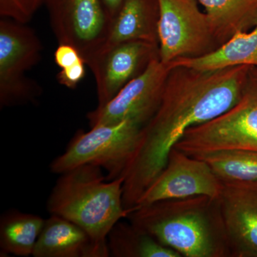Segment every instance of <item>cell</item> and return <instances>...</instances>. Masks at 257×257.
I'll use <instances>...</instances> for the list:
<instances>
[{"label":"cell","mask_w":257,"mask_h":257,"mask_svg":"<svg viewBox=\"0 0 257 257\" xmlns=\"http://www.w3.org/2000/svg\"><path fill=\"white\" fill-rule=\"evenodd\" d=\"M253 68L171 69L158 109L144 126L138 150L124 174L126 210L135 207L160 175L170 152L189 128L215 119L238 102Z\"/></svg>","instance_id":"cell-1"},{"label":"cell","mask_w":257,"mask_h":257,"mask_svg":"<svg viewBox=\"0 0 257 257\" xmlns=\"http://www.w3.org/2000/svg\"><path fill=\"white\" fill-rule=\"evenodd\" d=\"M126 219L182 257H231L219 199L159 201L133 208Z\"/></svg>","instance_id":"cell-2"},{"label":"cell","mask_w":257,"mask_h":257,"mask_svg":"<svg viewBox=\"0 0 257 257\" xmlns=\"http://www.w3.org/2000/svg\"><path fill=\"white\" fill-rule=\"evenodd\" d=\"M124 180H107L96 166L75 167L61 174L49 196L47 210L80 226L105 256H110L108 235L130 212L123 202Z\"/></svg>","instance_id":"cell-3"},{"label":"cell","mask_w":257,"mask_h":257,"mask_svg":"<svg viewBox=\"0 0 257 257\" xmlns=\"http://www.w3.org/2000/svg\"><path fill=\"white\" fill-rule=\"evenodd\" d=\"M143 126L125 120L99 125L88 133L77 132L65 151L52 161V173L63 174L75 167L92 165L106 171V179L124 177L140 145Z\"/></svg>","instance_id":"cell-4"},{"label":"cell","mask_w":257,"mask_h":257,"mask_svg":"<svg viewBox=\"0 0 257 257\" xmlns=\"http://www.w3.org/2000/svg\"><path fill=\"white\" fill-rule=\"evenodd\" d=\"M175 147L190 156L224 150L257 152V75L251 73L234 106L215 119L189 128Z\"/></svg>","instance_id":"cell-5"},{"label":"cell","mask_w":257,"mask_h":257,"mask_svg":"<svg viewBox=\"0 0 257 257\" xmlns=\"http://www.w3.org/2000/svg\"><path fill=\"white\" fill-rule=\"evenodd\" d=\"M42 45L26 24L0 20V106L10 107L36 100L42 89L25 73L41 59Z\"/></svg>","instance_id":"cell-6"},{"label":"cell","mask_w":257,"mask_h":257,"mask_svg":"<svg viewBox=\"0 0 257 257\" xmlns=\"http://www.w3.org/2000/svg\"><path fill=\"white\" fill-rule=\"evenodd\" d=\"M159 6L157 35L159 58L169 65L184 57H194L210 52L216 38L206 13L197 0H157Z\"/></svg>","instance_id":"cell-7"},{"label":"cell","mask_w":257,"mask_h":257,"mask_svg":"<svg viewBox=\"0 0 257 257\" xmlns=\"http://www.w3.org/2000/svg\"><path fill=\"white\" fill-rule=\"evenodd\" d=\"M171 69L154 56L143 72L132 79L103 106L87 115L90 127L125 120L145 126L158 109Z\"/></svg>","instance_id":"cell-8"},{"label":"cell","mask_w":257,"mask_h":257,"mask_svg":"<svg viewBox=\"0 0 257 257\" xmlns=\"http://www.w3.org/2000/svg\"><path fill=\"white\" fill-rule=\"evenodd\" d=\"M59 44L73 45L87 64L104 47L111 22L101 0H45Z\"/></svg>","instance_id":"cell-9"},{"label":"cell","mask_w":257,"mask_h":257,"mask_svg":"<svg viewBox=\"0 0 257 257\" xmlns=\"http://www.w3.org/2000/svg\"><path fill=\"white\" fill-rule=\"evenodd\" d=\"M222 188L223 182L205 161L174 147L165 169L144 192L135 207L196 196L218 199Z\"/></svg>","instance_id":"cell-10"},{"label":"cell","mask_w":257,"mask_h":257,"mask_svg":"<svg viewBox=\"0 0 257 257\" xmlns=\"http://www.w3.org/2000/svg\"><path fill=\"white\" fill-rule=\"evenodd\" d=\"M156 55L155 44L132 41L107 47L93 57L87 65L95 78L98 106L110 101Z\"/></svg>","instance_id":"cell-11"},{"label":"cell","mask_w":257,"mask_h":257,"mask_svg":"<svg viewBox=\"0 0 257 257\" xmlns=\"http://www.w3.org/2000/svg\"><path fill=\"white\" fill-rule=\"evenodd\" d=\"M221 214L232 257H257V182H222Z\"/></svg>","instance_id":"cell-12"},{"label":"cell","mask_w":257,"mask_h":257,"mask_svg":"<svg viewBox=\"0 0 257 257\" xmlns=\"http://www.w3.org/2000/svg\"><path fill=\"white\" fill-rule=\"evenodd\" d=\"M32 256L106 257L80 226L53 214L45 219Z\"/></svg>","instance_id":"cell-13"},{"label":"cell","mask_w":257,"mask_h":257,"mask_svg":"<svg viewBox=\"0 0 257 257\" xmlns=\"http://www.w3.org/2000/svg\"><path fill=\"white\" fill-rule=\"evenodd\" d=\"M158 15L157 0H125L111 20L109 33L101 50L132 41L155 44Z\"/></svg>","instance_id":"cell-14"},{"label":"cell","mask_w":257,"mask_h":257,"mask_svg":"<svg viewBox=\"0 0 257 257\" xmlns=\"http://www.w3.org/2000/svg\"><path fill=\"white\" fill-rule=\"evenodd\" d=\"M241 65L257 67V23L251 31L236 32L220 47L205 55L179 59L169 67L214 71Z\"/></svg>","instance_id":"cell-15"},{"label":"cell","mask_w":257,"mask_h":257,"mask_svg":"<svg viewBox=\"0 0 257 257\" xmlns=\"http://www.w3.org/2000/svg\"><path fill=\"white\" fill-rule=\"evenodd\" d=\"M216 40L226 42L236 32L247 31L257 23V0H197ZM223 42V43H224Z\"/></svg>","instance_id":"cell-16"},{"label":"cell","mask_w":257,"mask_h":257,"mask_svg":"<svg viewBox=\"0 0 257 257\" xmlns=\"http://www.w3.org/2000/svg\"><path fill=\"white\" fill-rule=\"evenodd\" d=\"M45 219L35 214L8 211L0 219L1 256H32Z\"/></svg>","instance_id":"cell-17"},{"label":"cell","mask_w":257,"mask_h":257,"mask_svg":"<svg viewBox=\"0 0 257 257\" xmlns=\"http://www.w3.org/2000/svg\"><path fill=\"white\" fill-rule=\"evenodd\" d=\"M107 243L113 257H182L131 222L116 223L108 235Z\"/></svg>","instance_id":"cell-18"},{"label":"cell","mask_w":257,"mask_h":257,"mask_svg":"<svg viewBox=\"0 0 257 257\" xmlns=\"http://www.w3.org/2000/svg\"><path fill=\"white\" fill-rule=\"evenodd\" d=\"M205 161L221 182H257V152L224 150L192 156Z\"/></svg>","instance_id":"cell-19"},{"label":"cell","mask_w":257,"mask_h":257,"mask_svg":"<svg viewBox=\"0 0 257 257\" xmlns=\"http://www.w3.org/2000/svg\"><path fill=\"white\" fill-rule=\"evenodd\" d=\"M41 5L40 0H0V15L26 24Z\"/></svg>","instance_id":"cell-20"},{"label":"cell","mask_w":257,"mask_h":257,"mask_svg":"<svg viewBox=\"0 0 257 257\" xmlns=\"http://www.w3.org/2000/svg\"><path fill=\"white\" fill-rule=\"evenodd\" d=\"M85 61L61 69L57 74L59 83L69 89H74L85 76Z\"/></svg>","instance_id":"cell-21"},{"label":"cell","mask_w":257,"mask_h":257,"mask_svg":"<svg viewBox=\"0 0 257 257\" xmlns=\"http://www.w3.org/2000/svg\"><path fill=\"white\" fill-rule=\"evenodd\" d=\"M84 61L79 51L69 44H59L55 52V62L61 69Z\"/></svg>","instance_id":"cell-22"},{"label":"cell","mask_w":257,"mask_h":257,"mask_svg":"<svg viewBox=\"0 0 257 257\" xmlns=\"http://www.w3.org/2000/svg\"><path fill=\"white\" fill-rule=\"evenodd\" d=\"M106 14L110 22L114 19L125 0H101Z\"/></svg>","instance_id":"cell-23"},{"label":"cell","mask_w":257,"mask_h":257,"mask_svg":"<svg viewBox=\"0 0 257 257\" xmlns=\"http://www.w3.org/2000/svg\"><path fill=\"white\" fill-rule=\"evenodd\" d=\"M40 2H41V3L42 4V3H45V0H40Z\"/></svg>","instance_id":"cell-24"}]
</instances>
